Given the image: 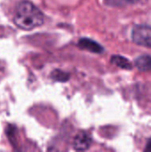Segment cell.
I'll use <instances>...</instances> for the list:
<instances>
[{"label": "cell", "mask_w": 151, "mask_h": 152, "mask_svg": "<svg viewBox=\"0 0 151 152\" xmlns=\"http://www.w3.org/2000/svg\"><path fill=\"white\" fill-rule=\"evenodd\" d=\"M13 21L18 28L30 30L44 23V14L31 2L22 1L16 7Z\"/></svg>", "instance_id": "1"}, {"label": "cell", "mask_w": 151, "mask_h": 152, "mask_svg": "<svg viewBox=\"0 0 151 152\" xmlns=\"http://www.w3.org/2000/svg\"><path fill=\"white\" fill-rule=\"evenodd\" d=\"M133 41L142 46L151 48V26L136 25L132 30Z\"/></svg>", "instance_id": "2"}, {"label": "cell", "mask_w": 151, "mask_h": 152, "mask_svg": "<svg viewBox=\"0 0 151 152\" xmlns=\"http://www.w3.org/2000/svg\"><path fill=\"white\" fill-rule=\"evenodd\" d=\"M92 143L91 136L85 132H79L73 140V147L76 151H86Z\"/></svg>", "instance_id": "3"}, {"label": "cell", "mask_w": 151, "mask_h": 152, "mask_svg": "<svg viewBox=\"0 0 151 152\" xmlns=\"http://www.w3.org/2000/svg\"><path fill=\"white\" fill-rule=\"evenodd\" d=\"M78 45H79V47H81L85 50H87V51H90V52L95 53H101L104 51L103 47L100 44H98L97 42H95L92 39H89V38H82L78 42Z\"/></svg>", "instance_id": "4"}, {"label": "cell", "mask_w": 151, "mask_h": 152, "mask_svg": "<svg viewBox=\"0 0 151 152\" xmlns=\"http://www.w3.org/2000/svg\"><path fill=\"white\" fill-rule=\"evenodd\" d=\"M135 66L138 70L142 72H146L151 69V56L150 55H142L135 60Z\"/></svg>", "instance_id": "5"}, {"label": "cell", "mask_w": 151, "mask_h": 152, "mask_svg": "<svg viewBox=\"0 0 151 152\" xmlns=\"http://www.w3.org/2000/svg\"><path fill=\"white\" fill-rule=\"evenodd\" d=\"M111 62L113 64H115L116 66L119 67L120 69H127V70H130L133 69V65L132 63L129 61L128 59L123 57V56H120V55H115L111 58Z\"/></svg>", "instance_id": "6"}, {"label": "cell", "mask_w": 151, "mask_h": 152, "mask_svg": "<svg viewBox=\"0 0 151 152\" xmlns=\"http://www.w3.org/2000/svg\"><path fill=\"white\" fill-rule=\"evenodd\" d=\"M137 0H105V4L113 6V7H117V6H125L129 4H133L136 2Z\"/></svg>", "instance_id": "7"}, {"label": "cell", "mask_w": 151, "mask_h": 152, "mask_svg": "<svg viewBox=\"0 0 151 152\" xmlns=\"http://www.w3.org/2000/svg\"><path fill=\"white\" fill-rule=\"evenodd\" d=\"M144 151L148 152H151V138L148 141V142H147V144H146V147H145Z\"/></svg>", "instance_id": "8"}]
</instances>
